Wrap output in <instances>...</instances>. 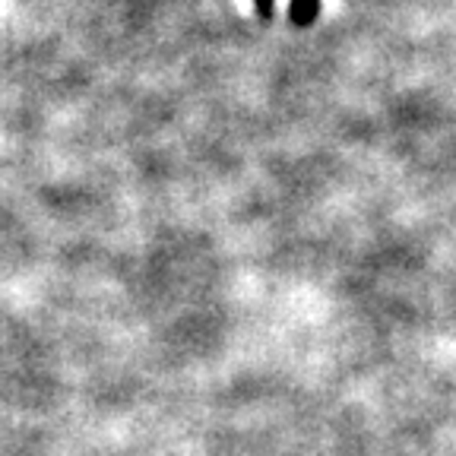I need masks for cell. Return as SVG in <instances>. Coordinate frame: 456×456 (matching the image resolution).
Wrapping results in <instances>:
<instances>
[{
  "mask_svg": "<svg viewBox=\"0 0 456 456\" xmlns=\"http://www.w3.org/2000/svg\"><path fill=\"white\" fill-rule=\"evenodd\" d=\"M317 16H321V0H292V7H289V20L298 28L314 26Z\"/></svg>",
  "mask_w": 456,
  "mask_h": 456,
  "instance_id": "1",
  "label": "cell"
},
{
  "mask_svg": "<svg viewBox=\"0 0 456 456\" xmlns=\"http://www.w3.org/2000/svg\"><path fill=\"white\" fill-rule=\"evenodd\" d=\"M254 10L260 20H270V16L276 13V0H254Z\"/></svg>",
  "mask_w": 456,
  "mask_h": 456,
  "instance_id": "2",
  "label": "cell"
}]
</instances>
